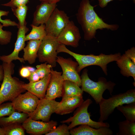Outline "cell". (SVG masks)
Segmentation results:
<instances>
[{"mask_svg": "<svg viewBox=\"0 0 135 135\" xmlns=\"http://www.w3.org/2000/svg\"><path fill=\"white\" fill-rule=\"evenodd\" d=\"M94 6L89 0H82L76 14L77 21L84 32V39L90 40L96 38V30L107 29L112 31L118 30L117 24H108L105 22L95 12Z\"/></svg>", "mask_w": 135, "mask_h": 135, "instance_id": "1", "label": "cell"}, {"mask_svg": "<svg viewBox=\"0 0 135 135\" xmlns=\"http://www.w3.org/2000/svg\"><path fill=\"white\" fill-rule=\"evenodd\" d=\"M58 54L64 52L72 56L78 64V71L79 73L85 68L90 66H98L101 68L104 74L107 75V65L110 62L116 61L120 57V53L109 55L101 53L98 55L92 54L83 55L74 52L68 49L66 46L60 44L57 50Z\"/></svg>", "mask_w": 135, "mask_h": 135, "instance_id": "2", "label": "cell"}, {"mask_svg": "<svg viewBox=\"0 0 135 135\" xmlns=\"http://www.w3.org/2000/svg\"><path fill=\"white\" fill-rule=\"evenodd\" d=\"M3 81L0 88V104L13 100L26 90L23 87L24 82L12 75L14 73V64L3 62Z\"/></svg>", "mask_w": 135, "mask_h": 135, "instance_id": "3", "label": "cell"}, {"mask_svg": "<svg viewBox=\"0 0 135 135\" xmlns=\"http://www.w3.org/2000/svg\"><path fill=\"white\" fill-rule=\"evenodd\" d=\"M88 72L87 69H84L80 76L81 88L83 92L90 94L97 104H98L103 98V94L106 90L112 95L115 83L110 81H108L103 77L99 78L97 82L94 81L89 77Z\"/></svg>", "mask_w": 135, "mask_h": 135, "instance_id": "4", "label": "cell"}, {"mask_svg": "<svg viewBox=\"0 0 135 135\" xmlns=\"http://www.w3.org/2000/svg\"><path fill=\"white\" fill-rule=\"evenodd\" d=\"M135 102V89H131L125 92L112 95L107 99L103 98L99 102L100 117L98 121L107 120L115 109L119 106Z\"/></svg>", "mask_w": 135, "mask_h": 135, "instance_id": "5", "label": "cell"}, {"mask_svg": "<svg viewBox=\"0 0 135 135\" xmlns=\"http://www.w3.org/2000/svg\"><path fill=\"white\" fill-rule=\"evenodd\" d=\"M92 102L91 99H87L77 108L72 116L61 122L62 124L70 123L68 126L69 130L77 126L81 125H88L96 128L102 127L109 128L110 124L107 122H96L91 119L90 114L88 112V108Z\"/></svg>", "mask_w": 135, "mask_h": 135, "instance_id": "6", "label": "cell"}, {"mask_svg": "<svg viewBox=\"0 0 135 135\" xmlns=\"http://www.w3.org/2000/svg\"><path fill=\"white\" fill-rule=\"evenodd\" d=\"M60 44L56 38L47 35L42 40L37 54V58L41 62H46L52 68L56 65L57 50Z\"/></svg>", "mask_w": 135, "mask_h": 135, "instance_id": "7", "label": "cell"}, {"mask_svg": "<svg viewBox=\"0 0 135 135\" xmlns=\"http://www.w3.org/2000/svg\"><path fill=\"white\" fill-rule=\"evenodd\" d=\"M70 20L64 11L56 8L45 24L47 35L57 38Z\"/></svg>", "mask_w": 135, "mask_h": 135, "instance_id": "8", "label": "cell"}, {"mask_svg": "<svg viewBox=\"0 0 135 135\" xmlns=\"http://www.w3.org/2000/svg\"><path fill=\"white\" fill-rule=\"evenodd\" d=\"M59 103L55 100H49L45 98L40 99L34 110L28 114V117L35 120L48 122L51 115L55 113Z\"/></svg>", "mask_w": 135, "mask_h": 135, "instance_id": "9", "label": "cell"}, {"mask_svg": "<svg viewBox=\"0 0 135 135\" xmlns=\"http://www.w3.org/2000/svg\"><path fill=\"white\" fill-rule=\"evenodd\" d=\"M56 62L62 68V76L64 80L72 81L81 86V77L78 71V64L76 62L71 58H65L59 56H57Z\"/></svg>", "mask_w": 135, "mask_h": 135, "instance_id": "10", "label": "cell"}, {"mask_svg": "<svg viewBox=\"0 0 135 135\" xmlns=\"http://www.w3.org/2000/svg\"><path fill=\"white\" fill-rule=\"evenodd\" d=\"M57 124V122L53 120L45 122L34 120L29 117L22 124L26 132L32 135L45 134L56 128Z\"/></svg>", "mask_w": 135, "mask_h": 135, "instance_id": "11", "label": "cell"}, {"mask_svg": "<svg viewBox=\"0 0 135 135\" xmlns=\"http://www.w3.org/2000/svg\"><path fill=\"white\" fill-rule=\"evenodd\" d=\"M39 100L37 96L27 91L18 95L11 102L15 110L28 114L34 110Z\"/></svg>", "mask_w": 135, "mask_h": 135, "instance_id": "12", "label": "cell"}, {"mask_svg": "<svg viewBox=\"0 0 135 135\" xmlns=\"http://www.w3.org/2000/svg\"><path fill=\"white\" fill-rule=\"evenodd\" d=\"M26 24V23L22 26L18 25L17 38L14 49L9 55L0 56V60L3 62L10 63L13 60H18L22 63H25L23 58L19 57L18 55L20 52L23 50L25 46L26 34L29 30Z\"/></svg>", "mask_w": 135, "mask_h": 135, "instance_id": "13", "label": "cell"}, {"mask_svg": "<svg viewBox=\"0 0 135 135\" xmlns=\"http://www.w3.org/2000/svg\"><path fill=\"white\" fill-rule=\"evenodd\" d=\"M81 38L79 28L72 20H70L56 38L60 44L75 48L78 46Z\"/></svg>", "mask_w": 135, "mask_h": 135, "instance_id": "14", "label": "cell"}, {"mask_svg": "<svg viewBox=\"0 0 135 135\" xmlns=\"http://www.w3.org/2000/svg\"><path fill=\"white\" fill-rule=\"evenodd\" d=\"M51 77L46 92L45 98L49 100H55L62 97L64 80L62 72L52 68Z\"/></svg>", "mask_w": 135, "mask_h": 135, "instance_id": "15", "label": "cell"}, {"mask_svg": "<svg viewBox=\"0 0 135 135\" xmlns=\"http://www.w3.org/2000/svg\"><path fill=\"white\" fill-rule=\"evenodd\" d=\"M57 6L56 3L41 2L36 7L32 24L37 26L45 24Z\"/></svg>", "mask_w": 135, "mask_h": 135, "instance_id": "16", "label": "cell"}, {"mask_svg": "<svg viewBox=\"0 0 135 135\" xmlns=\"http://www.w3.org/2000/svg\"><path fill=\"white\" fill-rule=\"evenodd\" d=\"M50 77V73L36 82L24 83L23 87L26 90L35 95L40 99L44 98Z\"/></svg>", "mask_w": 135, "mask_h": 135, "instance_id": "17", "label": "cell"}, {"mask_svg": "<svg viewBox=\"0 0 135 135\" xmlns=\"http://www.w3.org/2000/svg\"><path fill=\"white\" fill-rule=\"evenodd\" d=\"M84 101L82 95L62 100L59 102L55 113L61 115L70 114L78 107Z\"/></svg>", "mask_w": 135, "mask_h": 135, "instance_id": "18", "label": "cell"}, {"mask_svg": "<svg viewBox=\"0 0 135 135\" xmlns=\"http://www.w3.org/2000/svg\"><path fill=\"white\" fill-rule=\"evenodd\" d=\"M72 135H112V130L109 127H102L98 128L87 125H81L70 130Z\"/></svg>", "mask_w": 135, "mask_h": 135, "instance_id": "19", "label": "cell"}, {"mask_svg": "<svg viewBox=\"0 0 135 135\" xmlns=\"http://www.w3.org/2000/svg\"><path fill=\"white\" fill-rule=\"evenodd\" d=\"M42 40L28 41L26 46L23 50L24 54L22 58L25 61H27L30 64L35 62L37 58L38 52Z\"/></svg>", "mask_w": 135, "mask_h": 135, "instance_id": "20", "label": "cell"}, {"mask_svg": "<svg viewBox=\"0 0 135 135\" xmlns=\"http://www.w3.org/2000/svg\"><path fill=\"white\" fill-rule=\"evenodd\" d=\"M118 66L120 69V72L127 77H132L135 82V64L125 54L121 56L116 61Z\"/></svg>", "mask_w": 135, "mask_h": 135, "instance_id": "21", "label": "cell"}, {"mask_svg": "<svg viewBox=\"0 0 135 135\" xmlns=\"http://www.w3.org/2000/svg\"><path fill=\"white\" fill-rule=\"evenodd\" d=\"M83 91L80 86L74 82L68 80H64L62 99L82 95Z\"/></svg>", "mask_w": 135, "mask_h": 135, "instance_id": "22", "label": "cell"}, {"mask_svg": "<svg viewBox=\"0 0 135 135\" xmlns=\"http://www.w3.org/2000/svg\"><path fill=\"white\" fill-rule=\"evenodd\" d=\"M28 117V114L14 111L7 117L0 118V126L3 127L11 124H22Z\"/></svg>", "mask_w": 135, "mask_h": 135, "instance_id": "23", "label": "cell"}, {"mask_svg": "<svg viewBox=\"0 0 135 135\" xmlns=\"http://www.w3.org/2000/svg\"><path fill=\"white\" fill-rule=\"evenodd\" d=\"M32 29L30 33L26 35V41L30 40H42L46 35L45 24L36 26L31 24Z\"/></svg>", "mask_w": 135, "mask_h": 135, "instance_id": "24", "label": "cell"}, {"mask_svg": "<svg viewBox=\"0 0 135 135\" xmlns=\"http://www.w3.org/2000/svg\"><path fill=\"white\" fill-rule=\"evenodd\" d=\"M119 131L117 135H135V122H130L126 120L118 123Z\"/></svg>", "mask_w": 135, "mask_h": 135, "instance_id": "25", "label": "cell"}, {"mask_svg": "<svg viewBox=\"0 0 135 135\" xmlns=\"http://www.w3.org/2000/svg\"><path fill=\"white\" fill-rule=\"evenodd\" d=\"M116 108L122 113L127 120L130 122H135V102L125 106H119Z\"/></svg>", "mask_w": 135, "mask_h": 135, "instance_id": "26", "label": "cell"}, {"mask_svg": "<svg viewBox=\"0 0 135 135\" xmlns=\"http://www.w3.org/2000/svg\"><path fill=\"white\" fill-rule=\"evenodd\" d=\"M2 127L5 135H24L25 130L21 124L15 123Z\"/></svg>", "mask_w": 135, "mask_h": 135, "instance_id": "27", "label": "cell"}, {"mask_svg": "<svg viewBox=\"0 0 135 135\" xmlns=\"http://www.w3.org/2000/svg\"><path fill=\"white\" fill-rule=\"evenodd\" d=\"M11 8L14 14L18 20V26H22L26 23L25 19L28 8L26 5Z\"/></svg>", "mask_w": 135, "mask_h": 135, "instance_id": "28", "label": "cell"}, {"mask_svg": "<svg viewBox=\"0 0 135 135\" xmlns=\"http://www.w3.org/2000/svg\"><path fill=\"white\" fill-rule=\"evenodd\" d=\"M35 72L41 79L50 73L52 68L50 64L46 62L36 65Z\"/></svg>", "mask_w": 135, "mask_h": 135, "instance_id": "29", "label": "cell"}, {"mask_svg": "<svg viewBox=\"0 0 135 135\" xmlns=\"http://www.w3.org/2000/svg\"><path fill=\"white\" fill-rule=\"evenodd\" d=\"M15 111L12 102L2 104H0V118L9 116Z\"/></svg>", "mask_w": 135, "mask_h": 135, "instance_id": "30", "label": "cell"}, {"mask_svg": "<svg viewBox=\"0 0 135 135\" xmlns=\"http://www.w3.org/2000/svg\"><path fill=\"white\" fill-rule=\"evenodd\" d=\"M70 130L68 126L64 124L59 126L56 128L52 131L46 134L45 135H70Z\"/></svg>", "mask_w": 135, "mask_h": 135, "instance_id": "31", "label": "cell"}, {"mask_svg": "<svg viewBox=\"0 0 135 135\" xmlns=\"http://www.w3.org/2000/svg\"><path fill=\"white\" fill-rule=\"evenodd\" d=\"M3 27L0 23V44L6 45L10 42L12 34L9 31L4 30L2 29Z\"/></svg>", "mask_w": 135, "mask_h": 135, "instance_id": "32", "label": "cell"}, {"mask_svg": "<svg viewBox=\"0 0 135 135\" xmlns=\"http://www.w3.org/2000/svg\"><path fill=\"white\" fill-rule=\"evenodd\" d=\"M9 13V11L0 10V22L2 24L3 26L8 27L10 26H18V24L15 22L9 19L2 20L1 18L2 16H7Z\"/></svg>", "mask_w": 135, "mask_h": 135, "instance_id": "33", "label": "cell"}, {"mask_svg": "<svg viewBox=\"0 0 135 135\" xmlns=\"http://www.w3.org/2000/svg\"><path fill=\"white\" fill-rule=\"evenodd\" d=\"M29 0H11L8 2L2 4V5L11 8H16L22 6L26 5Z\"/></svg>", "mask_w": 135, "mask_h": 135, "instance_id": "34", "label": "cell"}, {"mask_svg": "<svg viewBox=\"0 0 135 135\" xmlns=\"http://www.w3.org/2000/svg\"><path fill=\"white\" fill-rule=\"evenodd\" d=\"M125 54L135 64V48H131L125 52Z\"/></svg>", "mask_w": 135, "mask_h": 135, "instance_id": "35", "label": "cell"}, {"mask_svg": "<svg viewBox=\"0 0 135 135\" xmlns=\"http://www.w3.org/2000/svg\"><path fill=\"white\" fill-rule=\"evenodd\" d=\"M31 72L26 66H22L20 70L19 74L20 76L24 78H28L30 76Z\"/></svg>", "mask_w": 135, "mask_h": 135, "instance_id": "36", "label": "cell"}, {"mask_svg": "<svg viewBox=\"0 0 135 135\" xmlns=\"http://www.w3.org/2000/svg\"><path fill=\"white\" fill-rule=\"evenodd\" d=\"M27 79L30 82H35L40 79L35 71L31 72L30 76Z\"/></svg>", "mask_w": 135, "mask_h": 135, "instance_id": "37", "label": "cell"}, {"mask_svg": "<svg viewBox=\"0 0 135 135\" xmlns=\"http://www.w3.org/2000/svg\"><path fill=\"white\" fill-rule=\"evenodd\" d=\"M114 0H98V5L101 8H104L107 6L110 2ZM121 1L124 0H118Z\"/></svg>", "mask_w": 135, "mask_h": 135, "instance_id": "38", "label": "cell"}, {"mask_svg": "<svg viewBox=\"0 0 135 135\" xmlns=\"http://www.w3.org/2000/svg\"><path fill=\"white\" fill-rule=\"evenodd\" d=\"M4 75V70L2 65L0 64V82L3 80Z\"/></svg>", "mask_w": 135, "mask_h": 135, "instance_id": "39", "label": "cell"}, {"mask_svg": "<svg viewBox=\"0 0 135 135\" xmlns=\"http://www.w3.org/2000/svg\"><path fill=\"white\" fill-rule=\"evenodd\" d=\"M61 0H39L42 2H46L51 3H56Z\"/></svg>", "mask_w": 135, "mask_h": 135, "instance_id": "40", "label": "cell"}, {"mask_svg": "<svg viewBox=\"0 0 135 135\" xmlns=\"http://www.w3.org/2000/svg\"><path fill=\"white\" fill-rule=\"evenodd\" d=\"M26 67L31 73L35 71L36 70L32 66H28Z\"/></svg>", "mask_w": 135, "mask_h": 135, "instance_id": "41", "label": "cell"}, {"mask_svg": "<svg viewBox=\"0 0 135 135\" xmlns=\"http://www.w3.org/2000/svg\"><path fill=\"white\" fill-rule=\"evenodd\" d=\"M0 135H5L3 128L0 126Z\"/></svg>", "mask_w": 135, "mask_h": 135, "instance_id": "42", "label": "cell"}, {"mask_svg": "<svg viewBox=\"0 0 135 135\" xmlns=\"http://www.w3.org/2000/svg\"><path fill=\"white\" fill-rule=\"evenodd\" d=\"M133 1V2L134 3H135V0H132Z\"/></svg>", "mask_w": 135, "mask_h": 135, "instance_id": "43", "label": "cell"}, {"mask_svg": "<svg viewBox=\"0 0 135 135\" xmlns=\"http://www.w3.org/2000/svg\"></svg>", "mask_w": 135, "mask_h": 135, "instance_id": "44", "label": "cell"}, {"mask_svg": "<svg viewBox=\"0 0 135 135\" xmlns=\"http://www.w3.org/2000/svg\"></svg>", "mask_w": 135, "mask_h": 135, "instance_id": "45", "label": "cell"}]
</instances>
